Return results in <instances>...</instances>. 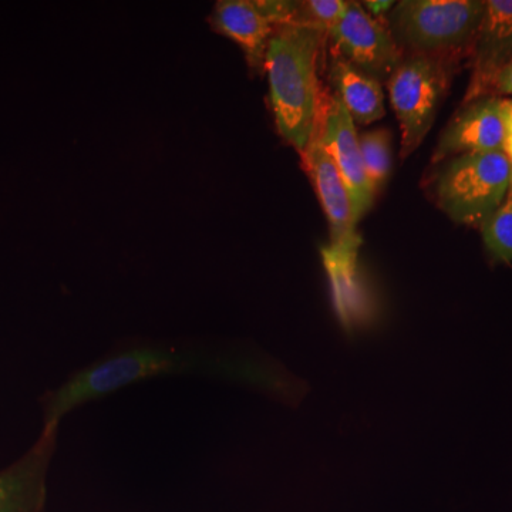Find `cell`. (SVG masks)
<instances>
[{
	"label": "cell",
	"mask_w": 512,
	"mask_h": 512,
	"mask_svg": "<svg viewBox=\"0 0 512 512\" xmlns=\"http://www.w3.org/2000/svg\"><path fill=\"white\" fill-rule=\"evenodd\" d=\"M504 153L512 163V120L507 116V138H505Z\"/></svg>",
	"instance_id": "19"
},
{
	"label": "cell",
	"mask_w": 512,
	"mask_h": 512,
	"mask_svg": "<svg viewBox=\"0 0 512 512\" xmlns=\"http://www.w3.org/2000/svg\"><path fill=\"white\" fill-rule=\"evenodd\" d=\"M396 2L392 0H366L362 3L363 8L372 18L387 20V16L392 12Z\"/></svg>",
	"instance_id": "18"
},
{
	"label": "cell",
	"mask_w": 512,
	"mask_h": 512,
	"mask_svg": "<svg viewBox=\"0 0 512 512\" xmlns=\"http://www.w3.org/2000/svg\"><path fill=\"white\" fill-rule=\"evenodd\" d=\"M484 0H402L387 25L403 55H426L460 63L473 55Z\"/></svg>",
	"instance_id": "2"
},
{
	"label": "cell",
	"mask_w": 512,
	"mask_h": 512,
	"mask_svg": "<svg viewBox=\"0 0 512 512\" xmlns=\"http://www.w3.org/2000/svg\"><path fill=\"white\" fill-rule=\"evenodd\" d=\"M329 79L333 93L338 96L355 123L372 124L386 114L383 84L360 72L353 64L333 52Z\"/></svg>",
	"instance_id": "13"
},
{
	"label": "cell",
	"mask_w": 512,
	"mask_h": 512,
	"mask_svg": "<svg viewBox=\"0 0 512 512\" xmlns=\"http://www.w3.org/2000/svg\"><path fill=\"white\" fill-rule=\"evenodd\" d=\"M212 29L237 43L249 69L265 73V56L275 26L259 9L256 0H221L210 16Z\"/></svg>",
	"instance_id": "11"
},
{
	"label": "cell",
	"mask_w": 512,
	"mask_h": 512,
	"mask_svg": "<svg viewBox=\"0 0 512 512\" xmlns=\"http://www.w3.org/2000/svg\"><path fill=\"white\" fill-rule=\"evenodd\" d=\"M329 32L305 25L275 28L265 56L269 100L276 130L299 154L309 146L322 116L326 92L319 57Z\"/></svg>",
	"instance_id": "1"
},
{
	"label": "cell",
	"mask_w": 512,
	"mask_h": 512,
	"mask_svg": "<svg viewBox=\"0 0 512 512\" xmlns=\"http://www.w3.org/2000/svg\"><path fill=\"white\" fill-rule=\"evenodd\" d=\"M332 52L379 83L389 82L403 52L387 20L372 18L362 3L349 2L343 18L329 30Z\"/></svg>",
	"instance_id": "5"
},
{
	"label": "cell",
	"mask_w": 512,
	"mask_h": 512,
	"mask_svg": "<svg viewBox=\"0 0 512 512\" xmlns=\"http://www.w3.org/2000/svg\"><path fill=\"white\" fill-rule=\"evenodd\" d=\"M473 76L463 104L488 96L495 76L512 59V0H487L474 43Z\"/></svg>",
	"instance_id": "10"
},
{
	"label": "cell",
	"mask_w": 512,
	"mask_h": 512,
	"mask_svg": "<svg viewBox=\"0 0 512 512\" xmlns=\"http://www.w3.org/2000/svg\"><path fill=\"white\" fill-rule=\"evenodd\" d=\"M318 133L323 147L348 185L360 221L372 208L376 192L367 178L355 121L335 93L325 94Z\"/></svg>",
	"instance_id": "8"
},
{
	"label": "cell",
	"mask_w": 512,
	"mask_h": 512,
	"mask_svg": "<svg viewBox=\"0 0 512 512\" xmlns=\"http://www.w3.org/2000/svg\"><path fill=\"white\" fill-rule=\"evenodd\" d=\"M346 0H303L298 25L313 26L329 32L345 15Z\"/></svg>",
	"instance_id": "16"
},
{
	"label": "cell",
	"mask_w": 512,
	"mask_h": 512,
	"mask_svg": "<svg viewBox=\"0 0 512 512\" xmlns=\"http://www.w3.org/2000/svg\"><path fill=\"white\" fill-rule=\"evenodd\" d=\"M457 66L440 57L404 55L390 76L386 84L402 130V160L426 140Z\"/></svg>",
	"instance_id": "4"
},
{
	"label": "cell",
	"mask_w": 512,
	"mask_h": 512,
	"mask_svg": "<svg viewBox=\"0 0 512 512\" xmlns=\"http://www.w3.org/2000/svg\"><path fill=\"white\" fill-rule=\"evenodd\" d=\"M320 252L340 325L349 335L372 328L379 320L380 302L360 268L359 248H340L329 244Z\"/></svg>",
	"instance_id": "7"
},
{
	"label": "cell",
	"mask_w": 512,
	"mask_h": 512,
	"mask_svg": "<svg viewBox=\"0 0 512 512\" xmlns=\"http://www.w3.org/2000/svg\"><path fill=\"white\" fill-rule=\"evenodd\" d=\"M359 144L367 178L377 194L392 170V137L389 131L379 128L359 134Z\"/></svg>",
	"instance_id": "14"
},
{
	"label": "cell",
	"mask_w": 512,
	"mask_h": 512,
	"mask_svg": "<svg viewBox=\"0 0 512 512\" xmlns=\"http://www.w3.org/2000/svg\"><path fill=\"white\" fill-rule=\"evenodd\" d=\"M511 165H512V163H511Z\"/></svg>",
	"instance_id": "21"
},
{
	"label": "cell",
	"mask_w": 512,
	"mask_h": 512,
	"mask_svg": "<svg viewBox=\"0 0 512 512\" xmlns=\"http://www.w3.org/2000/svg\"><path fill=\"white\" fill-rule=\"evenodd\" d=\"M301 157L306 173L311 177L320 204L328 218L330 245L340 248H360L362 239L356 231L359 218L356 215L352 195L338 167L323 147L318 128Z\"/></svg>",
	"instance_id": "9"
},
{
	"label": "cell",
	"mask_w": 512,
	"mask_h": 512,
	"mask_svg": "<svg viewBox=\"0 0 512 512\" xmlns=\"http://www.w3.org/2000/svg\"><path fill=\"white\" fill-rule=\"evenodd\" d=\"M507 138V103L500 97H483L463 104L444 128L431 164L464 154L504 151Z\"/></svg>",
	"instance_id": "6"
},
{
	"label": "cell",
	"mask_w": 512,
	"mask_h": 512,
	"mask_svg": "<svg viewBox=\"0 0 512 512\" xmlns=\"http://www.w3.org/2000/svg\"><path fill=\"white\" fill-rule=\"evenodd\" d=\"M505 103H507V116H508V119L512 120V99H505Z\"/></svg>",
	"instance_id": "20"
},
{
	"label": "cell",
	"mask_w": 512,
	"mask_h": 512,
	"mask_svg": "<svg viewBox=\"0 0 512 512\" xmlns=\"http://www.w3.org/2000/svg\"><path fill=\"white\" fill-rule=\"evenodd\" d=\"M480 231L491 258L512 266V181L503 204L484 222Z\"/></svg>",
	"instance_id": "15"
},
{
	"label": "cell",
	"mask_w": 512,
	"mask_h": 512,
	"mask_svg": "<svg viewBox=\"0 0 512 512\" xmlns=\"http://www.w3.org/2000/svg\"><path fill=\"white\" fill-rule=\"evenodd\" d=\"M487 97H500V99H511L512 97V59L505 64L500 73L495 76Z\"/></svg>",
	"instance_id": "17"
},
{
	"label": "cell",
	"mask_w": 512,
	"mask_h": 512,
	"mask_svg": "<svg viewBox=\"0 0 512 512\" xmlns=\"http://www.w3.org/2000/svg\"><path fill=\"white\" fill-rule=\"evenodd\" d=\"M56 430L57 423L46 424L35 450L0 474V512H30L39 505L46 466L55 448Z\"/></svg>",
	"instance_id": "12"
},
{
	"label": "cell",
	"mask_w": 512,
	"mask_h": 512,
	"mask_svg": "<svg viewBox=\"0 0 512 512\" xmlns=\"http://www.w3.org/2000/svg\"><path fill=\"white\" fill-rule=\"evenodd\" d=\"M433 198L458 225L480 229L507 197L512 165L504 151L450 158L434 175Z\"/></svg>",
	"instance_id": "3"
}]
</instances>
